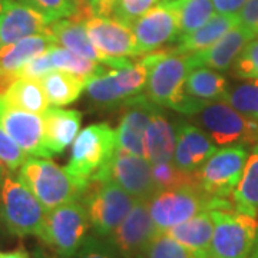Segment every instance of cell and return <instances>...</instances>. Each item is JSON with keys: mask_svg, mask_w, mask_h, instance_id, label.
I'll return each mask as SVG.
<instances>
[{"mask_svg": "<svg viewBox=\"0 0 258 258\" xmlns=\"http://www.w3.org/2000/svg\"><path fill=\"white\" fill-rule=\"evenodd\" d=\"M227 198L211 197L200 185H186L174 189L158 191L148 201L149 214L159 232L188 221L197 214L217 208H232Z\"/></svg>", "mask_w": 258, "mask_h": 258, "instance_id": "6da1fadb", "label": "cell"}, {"mask_svg": "<svg viewBox=\"0 0 258 258\" xmlns=\"http://www.w3.org/2000/svg\"><path fill=\"white\" fill-rule=\"evenodd\" d=\"M148 68L147 96L159 106L179 112L184 105L185 81L191 72L186 56L175 55L171 49H159L141 59Z\"/></svg>", "mask_w": 258, "mask_h": 258, "instance_id": "7a4b0ae2", "label": "cell"}, {"mask_svg": "<svg viewBox=\"0 0 258 258\" xmlns=\"http://www.w3.org/2000/svg\"><path fill=\"white\" fill-rule=\"evenodd\" d=\"M19 179L35 194L40 204L50 211L63 204L81 200L85 188L49 158H28L19 168Z\"/></svg>", "mask_w": 258, "mask_h": 258, "instance_id": "3957f363", "label": "cell"}, {"mask_svg": "<svg viewBox=\"0 0 258 258\" xmlns=\"http://www.w3.org/2000/svg\"><path fill=\"white\" fill-rule=\"evenodd\" d=\"M116 151V132L109 123L89 125L72 144L66 172L86 189L91 179L106 165Z\"/></svg>", "mask_w": 258, "mask_h": 258, "instance_id": "277c9868", "label": "cell"}, {"mask_svg": "<svg viewBox=\"0 0 258 258\" xmlns=\"http://www.w3.org/2000/svg\"><path fill=\"white\" fill-rule=\"evenodd\" d=\"M46 208L19 176L8 174L0 194V217L10 234L39 238L46 220Z\"/></svg>", "mask_w": 258, "mask_h": 258, "instance_id": "5b68a950", "label": "cell"}, {"mask_svg": "<svg viewBox=\"0 0 258 258\" xmlns=\"http://www.w3.org/2000/svg\"><path fill=\"white\" fill-rule=\"evenodd\" d=\"M91 227L88 211L81 200L47 211L39 238L59 258H69L86 240Z\"/></svg>", "mask_w": 258, "mask_h": 258, "instance_id": "8992f818", "label": "cell"}, {"mask_svg": "<svg viewBox=\"0 0 258 258\" xmlns=\"http://www.w3.org/2000/svg\"><path fill=\"white\" fill-rule=\"evenodd\" d=\"M89 222L99 237H108L132 210L135 198L109 179H93L81 197Z\"/></svg>", "mask_w": 258, "mask_h": 258, "instance_id": "52a82bcc", "label": "cell"}, {"mask_svg": "<svg viewBox=\"0 0 258 258\" xmlns=\"http://www.w3.org/2000/svg\"><path fill=\"white\" fill-rule=\"evenodd\" d=\"M214 221L210 258H247L254 245L258 222L232 208L210 210Z\"/></svg>", "mask_w": 258, "mask_h": 258, "instance_id": "ba28073f", "label": "cell"}, {"mask_svg": "<svg viewBox=\"0 0 258 258\" xmlns=\"http://www.w3.org/2000/svg\"><path fill=\"white\" fill-rule=\"evenodd\" d=\"M198 113L200 123L217 145L254 147L258 142V122L241 115L227 102H212Z\"/></svg>", "mask_w": 258, "mask_h": 258, "instance_id": "9c48e42d", "label": "cell"}, {"mask_svg": "<svg viewBox=\"0 0 258 258\" xmlns=\"http://www.w3.org/2000/svg\"><path fill=\"white\" fill-rule=\"evenodd\" d=\"M93 179H109L123 188L135 200L149 201L155 192V184L152 179V165L147 158L137 157L122 149L115 151L113 157Z\"/></svg>", "mask_w": 258, "mask_h": 258, "instance_id": "30bf717a", "label": "cell"}, {"mask_svg": "<svg viewBox=\"0 0 258 258\" xmlns=\"http://www.w3.org/2000/svg\"><path fill=\"white\" fill-rule=\"evenodd\" d=\"M248 158L242 147L217 149L198 171L200 186L211 197L228 198L240 182Z\"/></svg>", "mask_w": 258, "mask_h": 258, "instance_id": "8fae6325", "label": "cell"}, {"mask_svg": "<svg viewBox=\"0 0 258 258\" xmlns=\"http://www.w3.org/2000/svg\"><path fill=\"white\" fill-rule=\"evenodd\" d=\"M159 234L147 201L137 200L123 221L106 237L108 245L122 257L137 258Z\"/></svg>", "mask_w": 258, "mask_h": 258, "instance_id": "7c38bea8", "label": "cell"}, {"mask_svg": "<svg viewBox=\"0 0 258 258\" xmlns=\"http://www.w3.org/2000/svg\"><path fill=\"white\" fill-rule=\"evenodd\" d=\"M0 126L30 157H52L45 144L43 116L10 106L3 93H0Z\"/></svg>", "mask_w": 258, "mask_h": 258, "instance_id": "4fadbf2b", "label": "cell"}, {"mask_svg": "<svg viewBox=\"0 0 258 258\" xmlns=\"http://www.w3.org/2000/svg\"><path fill=\"white\" fill-rule=\"evenodd\" d=\"M158 111L157 103L148 96L137 95L123 103V112L116 132V148L137 157L145 158L144 138L148 125Z\"/></svg>", "mask_w": 258, "mask_h": 258, "instance_id": "5bb4252c", "label": "cell"}, {"mask_svg": "<svg viewBox=\"0 0 258 258\" xmlns=\"http://www.w3.org/2000/svg\"><path fill=\"white\" fill-rule=\"evenodd\" d=\"M85 28L92 45L102 55L112 57L141 55L132 29L116 19L92 16L85 22Z\"/></svg>", "mask_w": 258, "mask_h": 258, "instance_id": "9a60e30c", "label": "cell"}, {"mask_svg": "<svg viewBox=\"0 0 258 258\" xmlns=\"http://www.w3.org/2000/svg\"><path fill=\"white\" fill-rule=\"evenodd\" d=\"M137 37L141 55L159 50L161 47L181 36L174 12L165 3H159L131 26Z\"/></svg>", "mask_w": 258, "mask_h": 258, "instance_id": "2e32d148", "label": "cell"}, {"mask_svg": "<svg viewBox=\"0 0 258 258\" xmlns=\"http://www.w3.org/2000/svg\"><path fill=\"white\" fill-rule=\"evenodd\" d=\"M49 33L52 35L56 45L66 47L76 55L105 64L111 69H122L132 63L128 57H112L102 55L92 45L86 33L85 23L74 18L60 19L53 22L52 25H49Z\"/></svg>", "mask_w": 258, "mask_h": 258, "instance_id": "e0dca14e", "label": "cell"}, {"mask_svg": "<svg viewBox=\"0 0 258 258\" xmlns=\"http://www.w3.org/2000/svg\"><path fill=\"white\" fill-rule=\"evenodd\" d=\"M254 37L255 36L249 33L247 29L242 28L241 25H237L210 47L186 56L188 68L189 71L198 69V68L227 71L234 64L235 59L242 52V49L247 46V43L251 42Z\"/></svg>", "mask_w": 258, "mask_h": 258, "instance_id": "ac0fdd59", "label": "cell"}, {"mask_svg": "<svg viewBox=\"0 0 258 258\" xmlns=\"http://www.w3.org/2000/svg\"><path fill=\"white\" fill-rule=\"evenodd\" d=\"M42 33H49V23L42 15L19 0H3L0 10L2 46Z\"/></svg>", "mask_w": 258, "mask_h": 258, "instance_id": "d6986e66", "label": "cell"}, {"mask_svg": "<svg viewBox=\"0 0 258 258\" xmlns=\"http://www.w3.org/2000/svg\"><path fill=\"white\" fill-rule=\"evenodd\" d=\"M217 147L203 131L189 123H182L176 129V147L174 165L186 172H197L214 155Z\"/></svg>", "mask_w": 258, "mask_h": 258, "instance_id": "ffe728a7", "label": "cell"}, {"mask_svg": "<svg viewBox=\"0 0 258 258\" xmlns=\"http://www.w3.org/2000/svg\"><path fill=\"white\" fill-rule=\"evenodd\" d=\"M45 123V144L49 152L62 154L74 144L82 125V112L62 109L59 106H49L42 115Z\"/></svg>", "mask_w": 258, "mask_h": 258, "instance_id": "44dd1931", "label": "cell"}, {"mask_svg": "<svg viewBox=\"0 0 258 258\" xmlns=\"http://www.w3.org/2000/svg\"><path fill=\"white\" fill-rule=\"evenodd\" d=\"M56 45L50 33L33 35L18 40L0 49V76L13 82L19 71L33 57L45 53L50 46Z\"/></svg>", "mask_w": 258, "mask_h": 258, "instance_id": "7402d4cb", "label": "cell"}, {"mask_svg": "<svg viewBox=\"0 0 258 258\" xmlns=\"http://www.w3.org/2000/svg\"><path fill=\"white\" fill-rule=\"evenodd\" d=\"M166 235L174 238L176 242L191 251L195 258H210L214 221L211 212L203 211L188 221L178 224L165 231Z\"/></svg>", "mask_w": 258, "mask_h": 258, "instance_id": "603a6c76", "label": "cell"}, {"mask_svg": "<svg viewBox=\"0 0 258 258\" xmlns=\"http://www.w3.org/2000/svg\"><path fill=\"white\" fill-rule=\"evenodd\" d=\"M237 25H240L238 15H221V13L214 15L211 20L205 23L203 28L197 29L192 33L181 35L178 37L176 39L178 45L174 49H171V52L181 56L201 52L214 45L217 40H220L227 32H230Z\"/></svg>", "mask_w": 258, "mask_h": 258, "instance_id": "cb8c5ba5", "label": "cell"}, {"mask_svg": "<svg viewBox=\"0 0 258 258\" xmlns=\"http://www.w3.org/2000/svg\"><path fill=\"white\" fill-rule=\"evenodd\" d=\"M145 158L154 164L172 162L176 147V129L162 112L158 109L148 125L145 138Z\"/></svg>", "mask_w": 258, "mask_h": 258, "instance_id": "d4e9b609", "label": "cell"}, {"mask_svg": "<svg viewBox=\"0 0 258 258\" xmlns=\"http://www.w3.org/2000/svg\"><path fill=\"white\" fill-rule=\"evenodd\" d=\"M227 92V79L212 69L198 68L186 76L185 95L192 98L194 101L210 105L212 102L224 101Z\"/></svg>", "mask_w": 258, "mask_h": 258, "instance_id": "484cf974", "label": "cell"}, {"mask_svg": "<svg viewBox=\"0 0 258 258\" xmlns=\"http://www.w3.org/2000/svg\"><path fill=\"white\" fill-rule=\"evenodd\" d=\"M3 95L10 106L20 111L43 115L49 108L45 91L40 85V81L36 79L18 78L10 83Z\"/></svg>", "mask_w": 258, "mask_h": 258, "instance_id": "4316f807", "label": "cell"}, {"mask_svg": "<svg viewBox=\"0 0 258 258\" xmlns=\"http://www.w3.org/2000/svg\"><path fill=\"white\" fill-rule=\"evenodd\" d=\"M49 105L64 106L79 99L83 89H86V81L63 71H52L40 79Z\"/></svg>", "mask_w": 258, "mask_h": 258, "instance_id": "83f0119b", "label": "cell"}, {"mask_svg": "<svg viewBox=\"0 0 258 258\" xmlns=\"http://www.w3.org/2000/svg\"><path fill=\"white\" fill-rule=\"evenodd\" d=\"M232 204L237 211L257 217L258 214V149L247 158L242 175L232 192Z\"/></svg>", "mask_w": 258, "mask_h": 258, "instance_id": "f1b7e54d", "label": "cell"}, {"mask_svg": "<svg viewBox=\"0 0 258 258\" xmlns=\"http://www.w3.org/2000/svg\"><path fill=\"white\" fill-rule=\"evenodd\" d=\"M162 3L174 12L181 35H188L203 28L211 20L215 10L211 0H171Z\"/></svg>", "mask_w": 258, "mask_h": 258, "instance_id": "f546056e", "label": "cell"}, {"mask_svg": "<svg viewBox=\"0 0 258 258\" xmlns=\"http://www.w3.org/2000/svg\"><path fill=\"white\" fill-rule=\"evenodd\" d=\"M47 55L52 60L53 69L57 71H63L68 74H72L81 79H85L88 82V79H91L95 75H99L106 71L105 64L98 63L89 60L86 57L76 55L74 52H71L66 47L53 45L47 49Z\"/></svg>", "mask_w": 258, "mask_h": 258, "instance_id": "4dcf8cb0", "label": "cell"}, {"mask_svg": "<svg viewBox=\"0 0 258 258\" xmlns=\"http://www.w3.org/2000/svg\"><path fill=\"white\" fill-rule=\"evenodd\" d=\"M86 92L89 95V99L101 108H112L116 105H123L126 102L116 83L113 69H106L105 72L88 79Z\"/></svg>", "mask_w": 258, "mask_h": 258, "instance_id": "1f68e13d", "label": "cell"}, {"mask_svg": "<svg viewBox=\"0 0 258 258\" xmlns=\"http://www.w3.org/2000/svg\"><path fill=\"white\" fill-rule=\"evenodd\" d=\"M152 165V164H151ZM152 179L155 184V189L165 191L181 188L186 185H200L198 171L186 172L174 165V162H162L152 165Z\"/></svg>", "mask_w": 258, "mask_h": 258, "instance_id": "d6a6232c", "label": "cell"}, {"mask_svg": "<svg viewBox=\"0 0 258 258\" xmlns=\"http://www.w3.org/2000/svg\"><path fill=\"white\" fill-rule=\"evenodd\" d=\"M224 102L248 119L258 122V79L234 86L227 92Z\"/></svg>", "mask_w": 258, "mask_h": 258, "instance_id": "836d02e7", "label": "cell"}, {"mask_svg": "<svg viewBox=\"0 0 258 258\" xmlns=\"http://www.w3.org/2000/svg\"><path fill=\"white\" fill-rule=\"evenodd\" d=\"M19 2L29 6L30 9L36 10L39 15L45 18L49 25H52L56 20L74 16L81 0H19Z\"/></svg>", "mask_w": 258, "mask_h": 258, "instance_id": "e575fe53", "label": "cell"}, {"mask_svg": "<svg viewBox=\"0 0 258 258\" xmlns=\"http://www.w3.org/2000/svg\"><path fill=\"white\" fill-rule=\"evenodd\" d=\"M137 258H195V255L165 232H159Z\"/></svg>", "mask_w": 258, "mask_h": 258, "instance_id": "d590c367", "label": "cell"}, {"mask_svg": "<svg viewBox=\"0 0 258 258\" xmlns=\"http://www.w3.org/2000/svg\"><path fill=\"white\" fill-rule=\"evenodd\" d=\"M159 0H116L112 16L131 28L148 10L155 8Z\"/></svg>", "mask_w": 258, "mask_h": 258, "instance_id": "8d00e7d4", "label": "cell"}, {"mask_svg": "<svg viewBox=\"0 0 258 258\" xmlns=\"http://www.w3.org/2000/svg\"><path fill=\"white\" fill-rule=\"evenodd\" d=\"M232 66L237 78L245 81L258 79V39H252L247 43Z\"/></svg>", "mask_w": 258, "mask_h": 258, "instance_id": "74e56055", "label": "cell"}, {"mask_svg": "<svg viewBox=\"0 0 258 258\" xmlns=\"http://www.w3.org/2000/svg\"><path fill=\"white\" fill-rule=\"evenodd\" d=\"M26 159H28V154L0 126V161L8 166L10 172H15L23 165Z\"/></svg>", "mask_w": 258, "mask_h": 258, "instance_id": "f35d334b", "label": "cell"}, {"mask_svg": "<svg viewBox=\"0 0 258 258\" xmlns=\"http://www.w3.org/2000/svg\"><path fill=\"white\" fill-rule=\"evenodd\" d=\"M55 71L53 69V64H52V60L47 55V50L42 55L33 57L30 62L25 64L20 71H19L18 78H28V79H36V81H40L45 75H47L49 72ZM16 78V79H18Z\"/></svg>", "mask_w": 258, "mask_h": 258, "instance_id": "ab89813d", "label": "cell"}, {"mask_svg": "<svg viewBox=\"0 0 258 258\" xmlns=\"http://www.w3.org/2000/svg\"><path fill=\"white\" fill-rule=\"evenodd\" d=\"M69 258H115L112 248L95 237H86L82 245Z\"/></svg>", "mask_w": 258, "mask_h": 258, "instance_id": "60d3db41", "label": "cell"}, {"mask_svg": "<svg viewBox=\"0 0 258 258\" xmlns=\"http://www.w3.org/2000/svg\"><path fill=\"white\" fill-rule=\"evenodd\" d=\"M238 19L242 28L258 36V0H247L238 13Z\"/></svg>", "mask_w": 258, "mask_h": 258, "instance_id": "b9f144b4", "label": "cell"}, {"mask_svg": "<svg viewBox=\"0 0 258 258\" xmlns=\"http://www.w3.org/2000/svg\"><path fill=\"white\" fill-rule=\"evenodd\" d=\"M214 9L221 15H238L247 0H211Z\"/></svg>", "mask_w": 258, "mask_h": 258, "instance_id": "7bdbcfd3", "label": "cell"}, {"mask_svg": "<svg viewBox=\"0 0 258 258\" xmlns=\"http://www.w3.org/2000/svg\"><path fill=\"white\" fill-rule=\"evenodd\" d=\"M91 6L93 16L101 18H111L116 0H86Z\"/></svg>", "mask_w": 258, "mask_h": 258, "instance_id": "ee69618b", "label": "cell"}, {"mask_svg": "<svg viewBox=\"0 0 258 258\" xmlns=\"http://www.w3.org/2000/svg\"><path fill=\"white\" fill-rule=\"evenodd\" d=\"M0 258H30V255L23 247H19L12 251H0Z\"/></svg>", "mask_w": 258, "mask_h": 258, "instance_id": "f6af8a7d", "label": "cell"}, {"mask_svg": "<svg viewBox=\"0 0 258 258\" xmlns=\"http://www.w3.org/2000/svg\"><path fill=\"white\" fill-rule=\"evenodd\" d=\"M32 258H56L53 254H50L47 249H45L43 247H36L33 254H32Z\"/></svg>", "mask_w": 258, "mask_h": 258, "instance_id": "bcb514c9", "label": "cell"}, {"mask_svg": "<svg viewBox=\"0 0 258 258\" xmlns=\"http://www.w3.org/2000/svg\"><path fill=\"white\" fill-rule=\"evenodd\" d=\"M10 171L8 169V166L5 165L2 161H0V194H2V186H3V182H5V179H6V176L9 174Z\"/></svg>", "mask_w": 258, "mask_h": 258, "instance_id": "7dc6e473", "label": "cell"}, {"mask_svg": "<svg viewBox=\"0 0 258 258\" xmlns=\"http://www.w3.org/2000/svg\"><path fill=\"white\" fill-rule=\"evenodd\" d=\"M247 258H258V230L257 235H255V241H254V245H252V248L249 251L248 257Z\"/></svg>", "mask_w": 258, "mask_h": 258, "instance_id": "c3c4849f", "label": "cell"}, {"mask_svg": "<svg viewBox=\"0 0 258 258\" xmlns=\"http://www.w3.org/2000/svg\"><path fill=\"white\" fill-rule=\"evenodd\" d=\"M2 3H3V0H0V10H2ZM0 49H2V40H0Z\"/></svg>", "mask_w": 258, "mask_h": 258, "instance_id": "681fc988", "label": "cell"}, {"mask_svg": "<svg viewBox=\"0 0 258 258\" xmlns=\"http://www.w3.org/2000/svg\"><path fill=\"white\" fill-rule=\"evenodd\" d=\"M252 149H258V142L254 145V147H252Z\"/></svg>", "mask_w": 258, "mask_h": 258, "instance_id": "f907efd6", "label": "cell"}, {"mask_svg": "<svg viewBox=\"0 0 258 258\" xmlns=\"http://www.w3.org/2000/svg\"><path fill=\"white\" fill-rule=\"evenodd\" d=\"M2 224H3V221H2V217H0V228H2Z\"/></svg>", "mask_w": 258, "mask_h": 258, "instance_id": "816d5d0a", "label": "cell"}, {"mask_svg": "<svg viewBox=\"0 0 258 258\" xmlns=\"http://www.w3.org/2000/svg\"><path fill=\"white\" fill-rule=\"evenodd\" d=\"M162 2H171V0H162Z\"/></svg>", "mask_w": 258, "mask_h": 258, "instance_id": "f5cc1de1", "label": "cell"}]
</instances>
